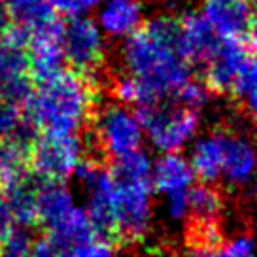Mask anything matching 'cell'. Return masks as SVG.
<instances>
[{
	"label": "cell",
	"mask_w": 257,
	"mask_h": 257,
	"mask_svg": "<svg viewBox=\"0 0 257 257\" xmlns=\"http://www.w3.org/2000/svg\"><path fill=\"white\" fill-rule=\"evenodd\" d=\"M31 34L16 25L0 38V87L16 80L32 76L29 59Z\"/></svg>",
	"instance_id": "obj_15"
},
{
	"label": "cell",
	"mask_w": 257,
	"mask_h": 257,
	"mask_svg": "<svg viewBox=\"0 0 257 257\" xmlns=\"http://www.w3.org/2000/svg\"><path fill=\"white\" fill-rule=\"evenodd\" d=\"M182 38L185 57L191 63L202 64L208 61V57L221 42V36L212 29V25L201 12H191L182 17Z\"/></svg>",
	"instance_id": "obj_19"
},
{
	"label": "cell",
	"mask_w": 257,
	"mask_h": 257,
	"mask_svg": "<svg viewBox=\"0 0 257 257\" xmlns=\"http://www.w3.org/2000/svg\"><path fill=\"white\" fill-rule=\"evenodd\" d=\"M223 197L212 184H195L189 189V225L217 227L223 214Z\"/></svg>",
	"instance_id": "obj_21"
},
{
	"label": "cell",
	"mask_w": 257,
	"mask_h": 257,
	"mask_svg": "<svg viewBox=\"0 0 257 257\" xmlns=\"http://www.w3.org/2000/svg\"><path fill=\"white\" fill-rule=\"evenodd\" d=\"M10 27H12V19H10L8 8H6L4 0H0V38L10 31Z\"/></svg>",
	"instance_id": "obj_35"
},
{
	"label": "cell",
	"mask_w": 257,
	"mask_h": 257,
	"mask_svg": "<svg viewBox=\"0 0 257 257\" xmlns=\"http://www.w3.org/2000/svg\"><path fill=\"white\" fill-rule=\"evenodd\" d=\"M257 178V142L242 133H225L223 180L234 189H246Z\"/></svg>",
	"instance_id": "obj_10"
},
{
	"label": "cell",
	"mask_w": 257,
	"mask_h": 257,
	"mask_svg": "<svg viewBox=\"0 0 257 257\" xmlns=\"http://www.w3.org/2000/svg\"><path fill=\"white\" fill-rule=\"evenodd\" d=\"M221 242L216 240H189L185 257H219Z\"/></svg>",
	"instance_id": "obj_31"
},
{
	"label": "cell",
	"mask_w": 257,
	"mask_h": 257,
	"mask_svg": "<svg viewBox=\"0 0 257 257\" xmlns=\"http://www.w3.org/2000/svg\"><path fill=\"white\" fill-rule=\"evenodd\" d=\"M42 178L34 172H27L10 184L2 185V193L6 197L14 223L32 227L38 223V191Z\"/></svg>",
	"instance_id": "obj_16"
},
{
	"label": "cell",
	"mask_w": 257,
	"mask_h": 257,
	"mask_svg": "<svg viewBox=\"0 0 257 257\" xmlns=\"http://www.w3.org/2000/svg\"><path fill=\"white\" fill-rule=\"evenodd\" d=\"M12 25L36 36L59 27V14L51 0H4Z\"/></svg>",
	"instance_id": "obj_18"
},
{
	"label": "cell",
	"mask_w": 257,
	"mask_h": 257,
	"mask_svg": "<svg viewBox=\"0 0 257 257\" xmlns=\"http://www.w3.org/2000/svg\"><path fill=\"white\" fill-rule=\"evenodd\" d=\"M255 89H257V57L249 55L248 61L240 68L238 76H236V81H234L233 85V93L236 96L244 98V96H248Z\"/></svg>",
	"instance_id": "obj_28"
},
{
	"label": "cell",
	"mask_w": 257,
	"mask_h": 257,
	"mask_svg": "<svg viewBox=\"0 0 257 257\" xmlns=\"http://www.w3.org/2000/svg\"><path fill=\"white\" fill-rule=\"evenodd\" d=\"M165 214L170 221H184L189 217V191L165 197Z\"/></svg>",
	"instance_id": "obj_30"
},
{
	"label": "cell",
	"mask_w": 257,
	"mask_h": 257,
	"mask_svg": "<svg viewBox=\"0 0 257 257\" xmlns=\"http://www.w3.org/2000/svg\"><path fill=\"white\" fill-rule=\"evenodd\" d=\"M61 46L66 63L87 78L104 63L106 34L93 17H66L61 23Z\"/></svg>",
	"instance_id": "obj_7"
},
{
	"label": "cell",
	"mask_w": 257,
	"mask_h": 257,
	"mask_svg": "<svg viewBox=\"0 0 257 257\" xmlns=\"http://www.w3.org/2000/svg\"><path fill=\"white\" fill-rule=\"evenodd\" d=\"M76 180L85 191V212L96 234L115 240V214H113V178L112 170L95 159H83L76 172Z\"/></svg>",
	"instance_id": "obj_8"
},
{
	"label": "cell",
	"mask_w": 257,
	"mask_h": 257,
	"mask_svg": "<svg viewBox=\"0 0 257 257\" xmlns=\"http://www.w3.org/2000/svg\"><path fill=\"white\" fill-rule=\"evenodd\" d=\"M249 55L248 46L240 38H221L204 63V81L208 87L217 93H233L236 76Z\"/></svg>",
	"instance_id": "obj_9"
},
{
	"label": "cell",
	"mask_w": 257,
	"mask_h": 257,
	"mask_svg": "<svg viewBox=\"0 0 257 257\" xmlns=\"http://www.w3.org/2000/svg\"><path fill=\"white\" fill-rule=\"evenodd\" d=\"M85 159L80 135L42 133L31 148V169L48 182H66L76 176Z\"/></svg>",
	"instance_id": "obj_6"
},
{
	"label": "cell",
	"mask_w": 257,
	"mask_h": 257,
	"mask_svg": "<svg viewBox=\"0 0 257 257\" xmlns=\"http://www.w3.org/2000/svg\"><path fill=\"white\" fill-rule=\"evenodd\" d=\"M64 255L66 253L61 249V246L55 240H51L49 236H44V238L36 240L31 257H64Z\"/></svg>",
	"instance_id": "obj_32"
},
{
	"label": "cell",
	"mask_w": 257,
	"mask_h": 257,
	"mask_svg": "<svg viewBox=\"0 0 257 257\" xmlns=\"http://www.w3.org/2000/svg\"><path fill=\"white\" fill-rule=\"evenodd\" d=\"M61 23L53 31L42 32L31 38V44H29L31 74L38 83L66 70L64 68L66 59L61 46Z\"/></svg>",
	"instance_id": "obj_14"
},
{
	"label": "cell",
	"mask_w": 257,
	"mask_h": 257,
	"mask_svg": "<svg viewBox=\"0 0 257 257\" xmlns=\"http://www.w3.org/2000/svg\"><path fill=\"white\" fill-rule=\"evenodd\" d=\"M223 157L225 133L201 135L189 150V163L195 170V176L204 184H216L223 178Z\"/></svg>",
	"instance_id": "obj_17"
},
{
	"label": "cell",
	"mask_w": 257,
	"mask_h": 257,
	"mask_svg": "<svg viewBox=\"0 0 257 257\" xmlns=\"http://www.w3.org/2000/svg\"><path fill=\"white\" fill-rule=\"evenodd\" d=\"M249 4H251V6L257 10V0H249Z\"/></svg>",
	"instance_id": "obj_36"
},
{
	"label": "cell",
	"mask_w": 257,
	"mask_h": 257,
	"mask_svg": "<svg viewBox=\"0 0 257 257\" xmlns=\"http://www.w3.org/2000/svg\"><path fill=\"white\" fill-rule=\"evenodd\" d=\"M144 14L140 0H104L96 10V23L106 36L127 40L144 27Z\"/></svg>",
	"instance_id": "obj_12"
},
{
	"label": "cell",
	"mask_w": 257,
	"mask_h": 257,
	"mask_svg": "<svg viewBox=\"0 0 257 257\" xmlns=\"http://www.w3.org/2000/svg\"><path fill=\"white\" fill-rule=\"evenodd\" d=\"M31 148L17 142H0V184L6 185L29 172Z\"/></svg>",
	"instance_id": "obj_23"
},
{
	"label": "cell",
	"mask_w": 257,
	"mask_h": 257,
	"mask_svg": "<svg viewBox=\"0 0 257 257\" xmlns=\"http://www.w3.org/2000/svg\"><path fill=\"white\" fill-rule=\"evenodd\" d=\"M125 74L135 76L150 91L153 102L172 100L191 80V61L185 57L182 19L155 16L121 46Z\"/></svg>",
	"instance_id": "obj_1"
},
{
	"label": "cell",
	"mask_w": 257,
	"mask_h": 257,
	"mask_svg": "<svg viewBox=\"0 0 257 257\" xmlns=\"http://www.w3.org/2000/svg\"><path fill=\"white\" fill-rule=\"evenodd\" d=\"M244 108H246V113L249 115V119L257 123V89L251 91L248 96H244Z\"/></svg>",
	"instance_id": "obj_34"
},
{
	"label": "cell",
	"mask_w": 257,
	"mask_h": 257,
	"mask_svg": "<svg viewBox=\"0 0 257 257\" xmlns=\"http://www.w3.org/2000/svg\"><path fill=\"white\" fill-rule=\"evenodd\" d=\"M144 125L137 108L113 100L93 115V142L112 161L142 150Z\"/></svg>",
	"instance_id": "obj_5"
},
{
	"label": "cell",
	"mask_w": 257,
	"mask_h": 257,
	"mask_svg": "<svg viewBox=\"0 0 257 257\" xmlns=\"http://www.w3.org/2000/svg\"><path fill=\"white\" fill-rule=\"evenodd\" d=\"M201 14L221 38H242L255 21L249 0H202Z\"/></svg>",
	"instance_id": "obj_11"
},
{
	"label": "cell",
	"mask_w": 257,
	"mask_h": 257,
	"mask_svg": "<svg viewBox=\"0 0 257 257\" xmlns=\"http://www.w3.org/2000/svg\"><path fill=\"white\" fill-rule=\"evenodd\" d=\"M219 257H257L255 236L249 233L234 234L221 244Z\"/></svg>",
	"instance_id": "obj_27"
},
{
	"label": "cell",
	"mask_w": 257,
	"mask_h": 257,
	"mask_svg": "<svg viewBox=\"0 0 257 257\" xmlns=\"http://www.w3.org/2000/svg\"><path fill=\"white\" fill-rule=\"evenodd\" d=\"M152 184L155 193L163 195V199L178 193H187L197 184L189 157L182 153H161L153 161Z\"/></svg>",
	"instance_id": "obj_13"
},
{
	"label": "cell",
	"mask_w": 257,
	"mask_h": 257,
	"mask_svg": "<svg viewBox=\"0 0 257 257\" xmlns=\"http://www.w3.org/2000/svg\"><path fill=\"white\" fill-rule=\"evenodd\" d=\"M113 214L115 236L137 242L150 233L153 221V159L144 150L113 161Z\"/></svg>",
	"instance_id": "obj_3"
},
{
	"label": "cell",
	"mask_w": 257,
	"mask_h": 257,
	"mask_svg": "<svg viewBox=\"0 0 257 257\" xmlns=\"http://www.w3.org/2000/svg\"><path fill=\"white\" fill-rule=\"evenodd\" d=\"M38 128L32 125L19 106L0 102V142H17L32 148Z\"/></svg>",
	"instance_id": "obj_22"
},
{
	"label": "cell",
	"mask_w": 257,
	"mask_h": 257,
	"mask_svg": "<svg viewBox=\"0 0 257 257\" xmlns=\"http://www.w3.org/2000/svg\"><path fill=\"white\" fill-rule=\"evenodd\" d=\"M36 238L31 227L14 225L0 238V257H31Z\"/></svg>",
	"instance_id": "obj_24"
},
{
	"label": "cell",
	"mask_w": 257,
	"mask_h": 257,
	"mask_svg": "<svg viewBox=\"0 0 257 257\" xmlns=\"http://www.w3.org/2000/svg\"><path fill=\"white\" fill-rule=\"evenodd\" d=\"M144 135L159 153H182L199 138L201 115L176 100H161L138 110Z\"/></svg>",
	"instance_id": "obj_4"
},
{
	"label": "cell",
	"mask_w": 257,
	"mask_h": 257,
	"mask_svg": "<svg viewBox=\"0 0 257 257\" xmlns=\"http://www.w3.org/2000/svg\"><path fill=\"white\" fill-rule=\"evenodd\" d=\"M66 257H115V242L112 238L96 234L72 248L66 253Z\"/></svg>",
	"instance_id": "obj_26"
},
{
	"label": "cell",
	"mask_w": 257,
	"mask_h": 257,
	"mask_svg": "<svg viewBox=\"0 0 257 257\" xmlns=\"http://www.w3.org/2000/svg\"><path fill=\"white\" fill-rule=\"evenodd\" d=\"M14 217H12V212H10V206L6 202V197L4 193L0 191V238L4 236V233L8 231L10 227H14Z\"/></svg>",
	"instance_id": "obj_33"
},
{
	"label": "cell",
	"mask_w": 257,
	"mask_h": 257,
	"mask_svg": "<svg viewBox=\"0 0 257 257\" xmlns=\"http://www.w3.org/2000/svg\"><path fill=\"white\" fill-rule=\"evenodd\" d=\"M64 257H66V255H64Z\"/></svg>",
	"instance_id": "obj_37"
},
{
	"label": "cell",
	"mask_w": 257,
	"mask_h": 257,
	"mask_svg": "<svg viewBox=\"0 0 257 257\" xmlns=\"http://www.w3.org/2000/svg\"><path fill=\"white\" fill-rule=\"evenodd\" d=\"M76 206L78 204L74 201V193L66 182L42 180L38 191V223L44 225L48 231L63 223Z\"/></svg>",
	"instance_id": "obj_20"
},
{
	"label": "cell",
	"mask_w": 257,
	"mask_h": 257,
	"mask_svg": "<svg viewBox=\"0 0 257 257\" xmlns=\"http://www.w3.org/2000/svg\"><path fill=\"white\" fill-rule=\"evenodd\" d=\"M57 14L64 17H81L89 16L91 12L98 10L104 0H51Z\"/></svg>",
	"instance_id": "obj_29"
},
{
	"label": "cell",
	"mask_w": 257,
	"mask_h": 257,
	"mask_svg": "<svg viewBox=\"0 0 257 257\" xmlns=\"http://www.w3.org/2000/svg\"><path fill=\"white\" fill-rule=\"evenodd\" d=\"M210 95H212V89L208 87V83L202 80H197V78H191V80L185 83L184 87L178 91L172 100H176L180 106H184L187 110H193V112H199L208 104Z\"/></svg>",
	"instance_id": "obj_25"
},
{
	"label": "cell",
	"mask_w": 257,
	"mask_h": 257,
	"mask_svg": "<svg viewBox=\"0 0 257 257\" xmlns=\"http://www.w3.org/2000/svg\"><path fill=\"white\" fill-rule=\"evenodd\" d=\"M23 110L42 133L78 135L93 117L95 89L87 76L76 70H63L40 81Z\"/></svg>",
	"instance_id": "obj_2"
}]
</instances>
